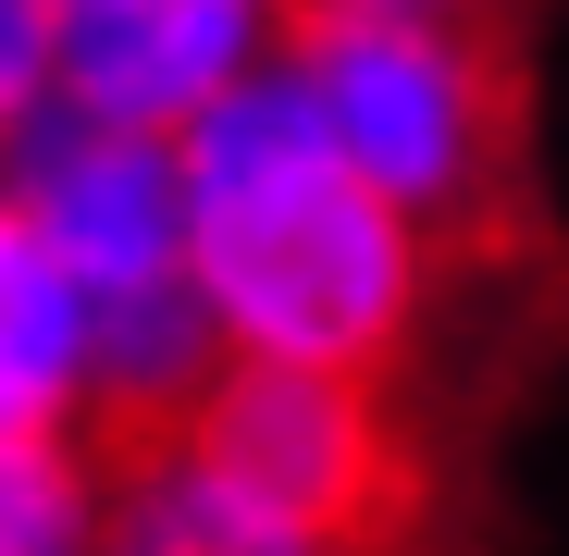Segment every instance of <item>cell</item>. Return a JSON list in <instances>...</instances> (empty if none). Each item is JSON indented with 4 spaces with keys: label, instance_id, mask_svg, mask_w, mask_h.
<instances>
[{
    "label": "cell",
    "instance_id": "cell-1",
    "mask_svg": "<svg viewBox=\"0 0 569 556\" xmlns=\"http://www.w3.org/2000/svg\"><path fill=\"white\" fill-rule=\"evenodd\" d=\"M186 235H199V297L223 322V358L409 384L458 285V247L347 161L298 62L248 74L236 100L186 124Z\"/></svg>",
    "mask_w": 569,
    "mask_h": 556
},
{
    "label": "cell",
    "instance_id": "cell-8",
    "mask_svg": "<svg viewBox=\"0 0 569 556\" xmlns=\"http://www.w3.org/2000/svg\"><path fill=\"white\" fill-rule=\"evenodd\" d=\"M112 495H124L112 433L0 421V556H112Z\"/></svg>",
    "mask_w": 569,
    "mask_h": 556
},
{
    "label": "cell",
    "instance_id": "cell-9",
    "mask_svg": "<svg viewBox=\"0 0 569 556\" xmlns=\"http://www.w3.org/2000/svg\"><path fill=\"white\" fill-rule=\"evenodd\" d=\"M62 112V26L50 0H0V149Z\"/></svg>",
    "mask_w": 569,
    "mask_h": 556
},
{
    "label": "cell",
    "instance_id": "cell-4",
    "mask_svg": "<svg viewBox=\"0 0 569 556\" xmlns=\"http://www.w3.org/2000/svg\"><path fill=\"white\" fill-rule=\"evenodd\" d=\"M149 433H186L211 471L284 519L310 556H385L421 507V445L397 384L371 371H298V358H223L199 396Z\"/></svg>",
    "mask_w": 569,
    "mask_h": 556
},
{
    "label": "cell",
    "instance_id": "cell-6",
    "mask_svg": "<svg viewBox=\"0 0 569 556\" xmlns=\"http://www.w3.org/2000/svg\"><path fill=\"white\" fill-rule=\"evenodd\" d=\"M0 421L26 433H112V371H100V322L87 285L62 272L38 199L0 161Z\"/></svg>",
    "mask_w": 569,
    "mask_h": 556
},
{
    "label": "cell",
    "instance_id": "cell-5",
    "mask_svg": "<svg viewBox=\"0 0 569 556\" xmlns=\"http://www.w3.org/2000/svg\"><path fill=\"white\" fill-rule=\"evenodd\" d=\"M62 26V100L186 137L211 100L298 50V0H50Z\"/></svg>",
    "mask_w": 569,
    "mask_h": 556
},
{
    "label": "cell",
    "instance_id": "cell-2",
    "mask_svg": "<svg viewBox=\"0 0 569 556\" xmlns=\"http://www.w3.org/2000/svg\"><path fill=\"white\" fill-rule=\"evenodd\" d=\"M0 161H13V185L38 199L62 272L87 285L100 371H112V433L173 421L223 371V322L199 297V235H186V137L112 124V112H74L62 100Z\"/></svg>",
    "mask_w": 569,
    "mask_h": 556
},
{
    "label": "cell",
    "instance_id": "cell-7",
    "mask_svg": "<svg viewBox=\"0 0 569 556\" xmlns=\"http://www.w3.org/2000/svg\"><path fill=\"white\" fill-rule=\"evenodd\" d=\"M112 556H310V544L284 532V519H260L186 433H124Z\"/></svg>",
    "mask_w": 569,
    "mask_h": 556
},
{
    "label": "cell",
    "instance_id": "cell-10",
    "mask_svg": "<svg viewBox=\"0 0 569 556\" xmlns=\"http://www.w3.org/2000/svg\"><path fill=\"white\" fill-rule=\"evenodd\" d=\"M310 13H508V0H298V26Z\"/></svg>",
    "mask_w": 569,
    "mask_h": 556
},
{
    "label": "cell",
    "instance_id": "cell-3",
    "mask_svg": "<svg viewBox=\"0 0 569 556\" xmlns=\"http://www.w3.org/2000/svg\"><path fill=\"white\" fill-rule=\"evenodd\" d=\"M298 87L347 161L421 211L446 247H483L520 211V62L496 13H310L298 26Z\"/></svg>",
    "mask_w": 569,
    "mask_h": 556
}]
</instances>
